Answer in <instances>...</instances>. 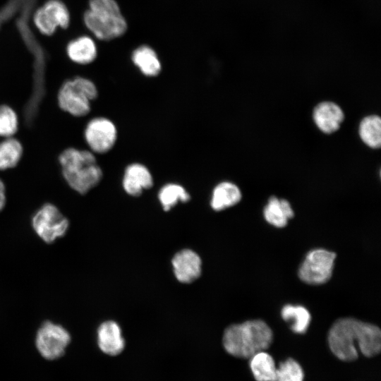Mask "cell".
Here are the masks:
<instances>
[{
  "label": "cell",
  "instance_id": "cell-1",
  "mask_svg": "<svg viewBox=\"0 0 381 381\" xmlns=\"http://www.w3.org/2000/svg\"><path fill=\"white\" fill-rule=\"evenodd\" d=\"M328 343L330 350L339 359L352 361L358 350L367 357L378 354L381 349V332L375 325L345 318L336 320L329 329Z\"/></svg>",
  "mask_w": 381,
  "mask_h": 381
},
{
  "label": "cell",
  "instance_id": "cell-2",
  "mask_svg": "<svg viewBox=\"0 0 381 381\" xmlns=\"http://www.w3.org/2000/svg\"><path fill=\"white\" fill-rule=\"evenodd\" d=\"M61 174L67 184L80 194L97 186L103 173L93 152L70 147L59 157Z\"/></svg>",
  "mask_w": 381,
  "mask_h": 381
},
{
  "label": "cell",
  "instance_id": "cell-3",
  "mask_svg": "<svg viewBox=\"0 0 381 381\" xmlns=\"http://www.w3.org/2000/svg\"><path fill=\"white\" fill-rule=\"evenodd\" d=\"M272 339L270 327L261 320H253L228 327L222 341L227 353L235 357L248 358L267 349Z\"/></svg>",
  "mask_w": 381,
  "mask_h": 381
},
{
  "label": "cell",
  "instance_id": "cell-4",
  "mask_svg": "<svg viewBox=\"0 0 381 381\" xmlns=\"http://www.w3.org/2000/svg\"><path fill=\"white\" fill-rule=\"evenodd\" d=\"M89 6L83 20L97 38L109 40L126 32L127 23L115 0H90Z\"/></svg>",
  "mask_w": 381,
  "mask_h": 381
},
{
  "label": "cell",
  "instance_id": "cell-5",
  "mask_svg": "<svg viewBox=\"0 0 381 381\" xmlns=\"http://www.w3.org/2000/svg\"><path fill=\"white\" fill-rule=\"evenodd\" d=\"M97 87L90 80L75 77L66 80L60 87L57 100L59 107L65 113L75 116L87 115L91 109L90 102L97 97Z\"/></svg>",
  "mask_w": 381,
  "mask_h": 381
},
{
  "label": "cell",
  "instance_id": "cell-6",
  "mask_svg": "<svg viewBox=\"0 0 381 381\" xmlns=\"http://www.w3.org/2000/svg\"><path fill=\"white\" fill-rule=\"evenodd\" d=\"M335 258L333 252L325 249L312 250L298 269L299 278L308 284L326 283L331 278Z\"/></svg>",
  "mask_w": 381,
  "mask_h": 381
},
{
  "label": "cell",
  "instance_id": "cell-7",
  "mask_svg": "<svg viewBox=\"0 0 381 381\" xmlns=\"http://www.w3.org/2000/svg\"><path fill=\"white\" fill-rule=\"evenodd\" d=\"M68 225V219L51 203L44 205L32 218L35 232L46 243H52L63 236Z\"/></svg>",
  "mask_w": 381,
  "mask_h": 381
},
{
  "label": "cell",
  "instance_id": "cell-8",
  "mask_svg": "<svg viewBox=\"0 0 381 381\" xmlns=\"http://www.w3.org/2000/svg\"><path fill=\"white\" fill-rule=\"evenodd\" d=\"M70 341V334L63 327L47 321L37 332L36 346L44 358L54 360L64 355Z\"/></svg>",
  "mask_w": 381,
  "mask_h": 381
},
{
  "label": "cell",
  "instance_id": "cell-9",
  "mask_svg": "<svg viewBox=\"0 0 381 381\" xmlns=\"http://www.w3.org/2000/svg\"><path fill=\"white\" fill-rule=\"evenodd\" d=\"M84 138L92 152L104 154L114 146L117 140V129L111 120L96 117L87 123Z\"/></svg>",
  "mask_w": 381,
  "mask_h": 381
},
{
  "label": "cell",
  "instance_id": "cell-10",
  "mask_svg": "<svg viewBox=\"0 0 381 381\" xmlns=\"http://www.w3.org/2000/svg\"><path fill=\"white\" fill-rule=\"evenodd\" d=\"M37 28L47 35H52L57 27L65 28L70 23L66 6L59 0H49L37 10L34 15Z\"/></svg>",
  "mask_w": 381,
  "mask_h": 381
},
{
  "label": "cell",
  "instance_id": "cell-11",
  "mask_svg": "<svg viewBox=\"0 0 381 381\" xmlns=\"http://www.w3.org/2000/svg\"><path fill=\"white\" fill-rule=\"evenodd\" d=\"M172 265L176 279L183 283H190L201 273V260L194 251L185 249L177 253Z\"/></svg>",
  "mask_w": 381,
  "mask_h": 381
},
{
  "label": "cell",
  "instance_id": "cell-12",
  "mask_svg": "<svg viewBox=\"0 0 381 381\" xmlns=\"http://www.w3.org/2000/svg\"><path fill=\"white\" fill-rule=\"evenodd\" d=\"M153 178L150 170L143 164L133 163L125 169L122 186L124 190L131 196H139L143 190L150 188Z\"/></svg>",
  "mask_w": 381,
  "mask_h": 381
},
{
  "label": "cell",
  "instance_id": "cell-13",
  "mask_svg": "<svg viewBox=\"0 0 381 381\" xmlns=\"http://www.w3.org/2000/svg\"><path fill=\"white\" fill-rule=\"evenodd\" d=\"M313 116L319 129L327 134L337 131L344 119L342 109L332 102L319 103L314 108Z\"/></svg>",
  "mask_w": 381,
  "mask_h": 381
},
{
  "label": "cell",
  "instance_id": "cell-14",
  "mask_svg": "<svg viewBox=\"0 0 381 381\" xmlns=\"http://www.w3.org/2000/svg\"><path fill=\"white\" fill-rule=\"evenodd\" d=\"M97 341L100 350L109 356L120 354L125 347L121 328L114 321H107L100 325L97 330Z\"/></svg>",
  "mask_w": 381,
  "mask_h": 381
},
{
  "label": "cell",
  "instance_id": "cell-15",
  "mask_svg": "<svg viewBox=\"0 0 381 381\" xmlns=\"http://www.w3.org/2000/svg\"><path fill=\"white\" fill-rule=\"evenodd\" d=\"M263 213L265 220L278 228L284 227L288 220L294 216L289 202L284 199L279 200L275 196L270 198Z\"/></svg>",
  "mask_w": 381,
  "mask_h": 381
},
{
  "label": "cell",
  "instance_id": "cell-16",
  "mask_svg": "<svg viewBox=\"0 0 381 381\" xmlns=\"http://www.w3.org/2000/svg\"><path fill=\"white\" fill-rule=\"evenodd\" d=\"M241 199L238 187L229 181L217 184L212 191L211 207L215 211L223 210L237 204Z\"/></svg>",
  "mask_w": 381,
  "mask_h": 381
},
{
  "label": "cell",
  "instance_id": "cell-17",
  "mask_svg": "<svg viewBox=\"0 0 381 381\" xmlns=\"http://www.w3.org/2000/svg\"><path fill=\"white\" fill-rule=\"evenodd\" d=\"M70 59L79 64L92 62L97 56V47L94 41L87 36L71 41L66 49Z\"/></svg>",
  "mask_w": 381,
  "mask_h": 381
},
{
  "label": "cell",
  "instance_id": "cell-18",
  "mask_svg": "<svg viewBox=\"0 0 381 381\" xmlns=\"http://www.w3.org/2000/svg\"><path fill=\"white\" fill-rule=\"evenodd\" d=\"M132 61L142 73L148 77L157 76L162 69L157 54L148 46L143 45L135 49Z\"/></svg>",
  "mask_w": 381,
  "mask_h": 381
},
{
  "label": "cell",
  "instance_id": "cell-19",
  "mask_svg": "<svg viewBox=\"0 0 381 381\" xmlns=\"http://www.w3.org/2000/svg\"><path fill=\"white\" fill-rule=\"evenodd\" d=\"M250 358V368L256 381H277V368L269 353L262 351Z\"/></svg>",
  "mask_w": 381,
  "mask_h": 381
},
{
  "label": "cell",
  "instance_id": "cell-20",
  "mask_svg": "<svg viewBox=\"0 0 381 381\" xmlns=\"http://www.w3.org/2000/svg\"><path fill=\"white\" fill-rule=\"evenodd\" d=\"M23 153L20 142L13 137L5 138L0 142V170L16 167L20 162Z\"/></svg>",
  "mask_w": 381,
  "mask_h": 381
},
{
  "label": "cell",
  "instance_id": "cell-21",
  "mask_svg": "<svg viewBox=\"0 0 381 381\" xmlns=\"http://www.w3.org/2000/svg\"><path fill=\"white\" fill-rule=\"evenodd\" d=\"M281 315L284 320L291 322V330L298 334H304L310 322L308 310L302 306L287 304L282 309Z\"/></svg>",
  "mask_w": 381,
  "mask_h": 381
},
{
  "label": "cell",
  "instance_id": "cell-22",
  "mask_svg": "<svg viewBox=\"0 0 381 381\" xmlns=\"http://www.w3.org/2000/svg\"><path fill=\"white\" fill-rule=\"evenodd\" d=\"M359 135L368 147L379 148L381 145L380 117L370 115L363 118L359 126Z\"/></svg>",
  "mask_w": 381,
  "mask_h": 381
},
{
  "label": "cell",
  "instance_id": "cell-23",
  "mask_svg": "<svg viewBox=\"0 0 381 381\" xmlns=\"http://www.w3.org/2000/svg\"><path fill=\"white\" fill-rule=\"evenodd\" d=\"M158 198L165 211L169 210L179 201L187 202L190 195L186 190L177 183H167L159 190Z\"/></svg>",
  "mask_w": 381,
  "mask_h": 381
},
{
  "label": "cell",
  "instance_id": "cell-24",
  "mask_svg": "<svg viewBox=\"0 0 381 381\" xmlns=\"http://www.w3.org/2000/svg\"><path fill=\"white\" fill-rule=\"evenodd\" d=\"M18 129V118L13 109L6 104L0 105V137L9 138Z\"/></svg>",
  "mask_w": 381,
  "mask_h": 381
},
{
  "label": "cell",
  "instance_id": "cell-25",
  "mask_svg": "<svg viewBox=\"0 0 381 381\" xmlns=\"http://www.w3.org/2000/svg\"><path fill=\"white\" fill-rule=\"evenodd\" d=\"M301 366L293 358L280 363L277 369V381H303Z\"/></svg>",
  "mask_w": 381,
  "mask_h": 381
},
{
  "label": "cell",
  "instance_id": "cell-26",
  "mask_svg": "<svg viewBox=\"0 0 381 381\" xmlns=\"http://www.w3.org/2000/svg\"><path fill=\"white\" fill-rule=\"evenodd\" d=\"M6 188L0 179V212L3 210L6 204Z\"/></svg>",
  "mask_w": 381,
  "mask_h": 381
}]
</instances>
